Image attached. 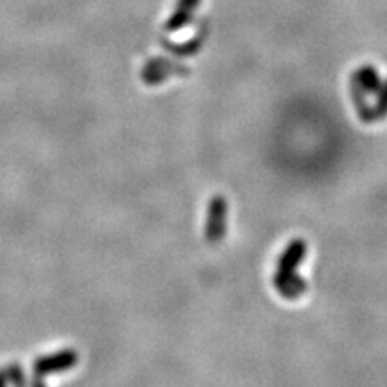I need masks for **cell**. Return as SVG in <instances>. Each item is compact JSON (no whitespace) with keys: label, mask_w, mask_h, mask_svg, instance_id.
<instances>
[{"label":"cell","mask_w":387,"mask_h":387,"mask_svg":"<svg viewBox=\"0 0 387 387\" xmlns=\"http://www.w3.org/2000/svg\"><path fill=\"white\" fill-rule=\"evenodd\" d=\"M359 77H361V83L364 84V88H368V90H375L376 84H378V76H376L375 69H362L361 72H359Z\"/></svg>","instance_id":"7a4b0ae2"},{"label":"cell","mask_w":387,"mask_h":387,"mask_svg":"<svg viewBox=\"0 0 387 387\" xmlns=\"http://www.w3.org/2000/svg\"><path fill=\"white\" fill-rule=\"evenodd\" d=\"M199 2L201 0H178L174 11H172L171 18H169L165 29L167 30H179L181 27H185L186 23L192 20L194 11L198 9Z\"/></svg>","instance_id":"6da1fadb"}]
</instances>
